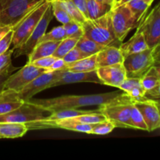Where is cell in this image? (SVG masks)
<instances>
[{
    "label": "cell",
    "mask_w": 160,
    "mask_h": 160,
    "mask_svg": "<svg viewBox=\"0 0 160 160\" xmlns=\"http://www.w3.org/2000/svg\"><path fill=\"white\" fill-rule=\"evenodd\" d=\"M61 70L57 71H45L42 74L33 80L32 81L23 87L20 92H17V95L24 102L29 101L39 92L49 88L50 84L59 77Z\"/></svg>",
    "instance_id": "7c38bea8"
},
{
    "label": "cell",
    "mask_w": 160,
    "mask_h": 160,
    "mask_svg": "<svg viewBox=\"0 0 160 160\" xmlns=\"http://www.w3.org/2000/svg\"><path fill=\"white\" fill-rule=\"evenodd\" d=\"M60 42H41L36 45L28 56V62L30 63L40 58L53 56Z\"/></svg>",
    "instance_id": "44dd1931"
},
{
    "label": "cell",
    "mask_w": 160,
    "mask_h": 160,
    "mask_svg": "<svg viewBox=\"0 0 160 160\" xmlns=\"http://www.w3.org/2000/svg\"><path fill=\"white\" fill-rule=\"evenodd\" d=\"M84 57H87L86 55H84L81 50L78 49L77 47H74L73 49L70 50L68 53H67L66 56H63V60L65 61V62L67 64L72 63V62H74L76 61L80 60V59H83Z\"/></svg>",
    "instance_id": "e575fe53"
},
{
    "label": "cell",
    "mask_w": 160,
    "mask_h": 160,
    "mask_svg": "<svg viewBox=\"0 0 160 160\" xmlns=\"http://www.w3.org/2000/svg\"><path fill=\"white\" fill-rule=\"evenodd\" d=\"M97 1L101 3H103V4L108 5V6H111L112 8H113L116 6L115 0H97Z\"/></svg>",
    "instance_id": "f6af8a7d"
},
{
    "label": "cell",
    "mask_w": 160,
    "mask_h": 160,
    "mask_svg": "<svg viewBox=\"0 0 160 160\" xmlns=\"http://www.w3.org/2000/svg\"><path fill=\"white\" fill-rule=\"evenodd\" d=\"M82 82L102 84L101 80L98 78L96 70L88 72H77L70 71L65 69L61 70L59 77L50 84V88Z\"/></svg>",
    "instance_id": "4fadbf2b"
},
{
    "label": "cell",
    "mask_w": 160,
    "mask_h": 160,
    "mask_svg": "<svg viewBox=\"0 0 160 160\" xmlns=\"http://www.w3.org/2000/svg\"><path fill=\"white\" fill-rule=\"evenodd\" d=\"M59 2H60L61 4L63 6V7L65 8L66 10L67 11V12H68L70 17H71V19L73 21L77 22V23L82 25L83 23L88 20V19L84 17V14L79 10V9L75 6V4L71 1V0Z\"/></svg>",
    "instance_id": "f1b7e54d"
},
{
    "label": "cell",
    "mask_w": 160,
    "mask_h": 160,
    "mask_svg": "<svg viewBox=\"0 0 160 160\" xmlns=\"http://www.w3.org/2000/svg\"><path fill=\"white\" fill-rule=\"evenodd\" d=\"M110 16L116 37L121 42H123L130 31L137 28L140 23L126 3L117 5L112 8Z\"/></svg>",
    "instance_id": "8992f818"
},
{
    "label": "cell",
    "mask_w": 160,
    "mask_h": 160,
    "mask_svg": "<svg viewBox=\"0 0 160 160\" xmlns=\"http://www.w3.org/2000/svg\"><path fill=\"white\" fill-rule=\"evenodd\" d=\"M159 5H160V2H159Z\"/></svg>",
    "instance_id": "816d5d0a"
},
{
    "label": "cell",
    "mask_w": 160,
    "mask_h": 160,
    "mask_svg": "<svg viewBox=\"0 0 160 160\" xmlns=\"http://www.w3.org/2000/svg\"><path fill=\"white\" fill-rule=\"evenodd\" d=\"M115 1H116V5H117V4H118L119 2H120V0H115Z\"/></svg>",
    "instance_id": "f907efd6"
},
{
    "label": "cell",
    "mask_w": 160,
    "mask_h": 160,
    "mask_svg": "<svg viewBox=\"0 0 160 160\" xmlns=\"http://www.w3.org/2000/svg\"><path fill=\"white\" fill-rule=\"evenodd\" d=\"M133 102H114L99 106L98 110L107 120L115 124L116 128H131V116Z\"/></svg>",
    "instance_id": "ba28073f"
},
{
    "label": "cell",
    "mask_w": 160,
    "mask_h": 160,
    "mask_svg": "<svg viewBox=\"0 0 160 160\" xmlns=\"http://www.w3.org/2000/svg\"><path fill=\"white\" fill-rule=\"evenodd\" d=\"M119 88L126 92L134 102L144 101L148 98L145 97V91L142 88L140 78H127Z\"/></svg>",
    "instance_id": "ac0fdd59"
},
{
    "label": "cell",
    "mask_w": 160,
    "mask_h": 160,
    "mask_svg": "<svg viewBox=\"0 0 160 160\" xmlns=\"http://www.w3.org/2000/svg\"><path fill=\"white\" fill-rule=\"evenodd\" d=\"M153 67L156 69L158 74L160 77V44L155 47L154 51V63Z\"/></svg>",
    "instance_id": "b9f144b4"
},
{
    "label": "cell",
    "mask_w": 160,
    "mask_h": 160,
    "mask_svg": "<svg viewBox=\"0 0 160 160\" xmlns=\"http://www.w3.org/2000/svg\"><path fill=\"white\" fill-rule=\"evenodd\" d=\"M131 129L142 130V131H148V128H147L145 120H144L140 111L137 109V107L134 106V104L133 106L132 112H131Z\"/></svg>",
    "instance_id": "d6a6232c"
},
{
    "label": "cell",
    "mask_w": 160,
    "mask_h": 160,
    "mask_svg": "<svg viewBox=\"0 0 160 160\" xmlns=\"http://www.w3.org/2000/svg\"><path fill=\"white\" fill-rule=\"evenodd\" d=\"M155 48H148L124 57L123 66L128 78H141L154 63Z\"/></svg>",
    "instance_id": "52a82bcc"
},
{
    "label": "cell",
    "mask_w": 160,
    "mask_h": 160,
    "mask_svg": "<svg viewBox=\"0 0 160 160\" xmlns=\"http://www.w3.org/2000/svg\"><path fill=\"white\" fill-rule=\"evenodd\" d=\"M159 44H160V43H159Z\"/></svg>",
    "instance_id": "f5cc1de1"
},
{
    "label": "cell",
    "mask_w": 160,
    "mask_h": 160,
    "mask_svg": "<svg viewBox=\"0 0 160 160\" xmlns=\"http://www.w3.org/2000/svg\"><path fill=\"white\" fill-rule=\"evenodd\" d=\"M116 128L115 124L109 121V120H105L99 123H95L93 125L90 134H97V135H106L112 132Z\"/></svg>",
    "instance_id": "1f68e13d"
},
{
    "label": "cell",
    "mask_w": 160,
    "mask_h": 160,
    "mask_svg": "<svg viewBox=\"0 0 160 160\" xmlns=\"http://www.w3.org/2000/svg\"><path fill=\"white\" fill-rule=\"evenodd\" d=\"M142 26L148 48H155L160 43V5L155 6L151 12L142 18Z\"/></svg>",
    "instance_id": "8fae6325"
},
{
    "label": "cell",
    "mask_w": 160,
    "mask_h": 160,
    "mask_svg": "<svg viewBox=\"0 0 160 160\" xmlns=\"http://www.w3.org/2000/svg\"><path fill=\"white\" fill-rule=\"evenodd\" d=\"M76 47L78 49L81 50L84 55L89 56H92V55L97 54L105 46H102L100 44L97 43L96 42L89 38H88L87 36L84 34L79 38L76 45Z\"/></svg>",
    "instance_id": "603a6c76"
},
{
    "label": "cell",
    "mask_w": 160,
    "mask_h": 160,
    "mask_svg": "<svg viewBox=\"0 0 160 160\" xmlns=\"http://www.w3.org/2000/svg\"><path fill=\"white\" fill-rule=\"evenodd\" d=\"M49 6V2L45 0L12 28V45L13 49L18 48L26 42Z\"/></svg>",
    "instance_id": "277c9868"
},
{
    "label": "cell",
    "mask_w": 160,
    "mask_h": 160,
    "mask_svg": "<svg viewBox=\"0 0 160 160\" xmlns=\"http://www.w3.org/2000/svg\"><path fill=\"white\" fill-rule=\"evenodd\" d=\"M32 102L49 109L52 112L65 109H79L81 107L91 106H101L114 102H133L126 92H117L108 93L93 94V95H62L56 98L45 99H32Z\"/></svg>",
    "instance_id": "6da1fadb"
},
{
    "label": "cell",
    "mask_w": 160,
    "mask_h": 160,
    "mask_svg": "<svg viewBox=\"0 0 160 160\" xmlns=\"http://www.w3.org/2000/svg\"><path fill=\"white\" fill-rule=\"evenodd\" d=\"M94 112L93 110H81L78 109H65L60 110L54 111L52 112L51 115L48 117V120H63V119H69L72 117H78V116L83 115V114L89 113Z\"/></svg>",
    "instance_id": "484cf974"
},
{
    "label": "cell",
    "mask_w": 160,
    "mask_h": 160,
    "mask_svg": "<svg viewBox=\"0 0 160 160\" xmlns=\"http://www.w3.org/2000/svg\"><path fill=\"white\" fill-rule=\"evenodd\" d=\"M140 80L145 93L157 87L160 83V77L153 66L140 78Z\"/></svg>",
    "instance_id": "d4e9b609"
},
{
    "label": "cell",
    "mask_w": 160,
    "mask_h": 160,
    "mask_svg": "<svg viewBox=\"0 0 160 160\" xmlns=\"http://www.w3.org/2000/svg\"><path fill=\"white\" fill-rule=\"evenodd\" d=\"M134 106L140 111L148 128L152 132L160 128V112L156 100L147 99L142 102H134Z\"/></svg>",
    "instance_id": "9a60e30c"
},
{
    "label": "cell",
    "mask_w": 160,
    "mask_h": 160,
    "mask_svg": "<svg viewBox=\"0 0 160 160\" xmlns=\"http://www.w3.org/2000/svg\"><path fill=\"white\" fill-rule=\"evenodd\" d=\"M123 60L124 56L122 53L120 47L105 46L96 54L98 68L117 63H123Z\"/></svg>",
    "instance_id": "e0dca14e"
},
{
    "label": "cell",
    "mask_w": 160,
    "mask_h": 160,
    "mask_svg": "<svg viewBox=\"0 0 160 160\" xmlns=\"http://www.w3.org/2000/svg\"><path fill=\"white\" fill-rule=\"evenodd\" d=\"M145 97L156 101H160V83L157 87L145 93Z\"/></svg>",
    "instance_id": "7bdbcfd3"
},
{
    "label": "cell",
    "mask_w": 160,
    "mask_h": 160,
    "mask_svg": "<svg viewBox=\"0 0 160 160\" xmlns=\"http://www.w3.org/2000/svg\"><path fill=\"white\" fill-rule=\"evenodd\" d=\"M79 38H80L67 37L62 39L53 53V56L56 58H63V56H66L70 50L76 47Z\"/></svg>",
    "instance_id": "4316f807"
},
{
    "label": "cell",
    "mask_w": 160,
    "mask_h": 160,
    "mask_svg": "<svg viewBox=\"0 0 160 160\" xmlns=\"http://www.w3.org/2000/svg\"><path fill=\"white\" fill-rule=\"evenodd\" d=\"M12 29V28L9 26H0V39Z\"/></svg>",
    "instance_id": "ee69618b"
},
{
    "label": "cell",
    "mask_w": 160,
    "mask_h": 160,
    "mask_svg": "<svg viewBox=\"0 0 160 160\" xmlns=\"http://www.w3.org/2000/svg\"><path fill=\"white\" fill-rule=\"evenodd\" d=\"M53 17H54V16H53L52 10L51 8V3H50V6L46 9L41 20H39L37 26L33 30V31L26 40V42L18 48L14 49L13 54L15 57H18V56H23V55L28 56L31 54L34 47L38 44L42 38L46 33L47 28H48V25H49L50 22L52 21Z\"/></svg>",
    "instance_id": "9c48e42d"
},
{
    "label": "cell",
    "mask_w": 160,
    "mask_h": 160,
    "mask_svg": "<svg viewBox=\"0 0 160 160\" xmlns=\"http://www.w3.org/2000/svg\"><path fill=\"white\" fill-rule=\"evenodd\" d=\"M96 70L102 84L117 88L120 87L128 78L123 63L98 67Z\"/></svg>",
    "instance_id": "5bb4252c"
},
{
    "label": "cell",
    "mask_w": 160,
    "mask_h": 160,
    "mask_svg": "<svg viewBox=\"0 0 160 160\" xmlns=\"http://www.w3.org/2000/svg\"><path fill=\"white\" fill-rule=\"evenodd\" d=\"M46 70L45 69L40 68L34 66V64L28 62L20 70L16 73H12L8 78L5 83L4 89H9L17 92H20L23 87L35 79L39 75L45 73Z\"/></svg>",
    "instance_id": "30bf717a"
},
{
    "label": "cell",
    "mask_w": 160,
    "mask_h": 160,
    "mask_svg": "<svg viewBox=\"0 0 160 160\" xmlns=\"http://www.w3.org/2000/svg\"><path fill=\"white\" fill-rule=\"evenodd\" d=\"M24 102L17 95V92L4 89L0 93V115L15 110Z\"/></svg>",
    "instance_id": "d6986e66"
},
{
    "label": "cell",
    "mask_w": 160,
    "mask_h": 160,
    "mask_svg": "<svg viewBox=\"0 0 160 160\" xmlns=\"http://www.w3.org/2000/svg\"><path fill=\"white\" fill-rule=\"evenodd\" d=\"M87 6L88 20L99 18L112 9L111 6L99 2L97 0H87Z\"/></svg>",
    "instance_id": "cb8c5ba5"
},
{
    "label": "cell",
    "mask_w": 160,
    "mask_h": 160,
    "mask_svg": "<svg viewBox=\"0 0 160 160\" xmlns=\"http://www.w3.org/2000/svg\"><path fill=\"white\" fill-rule=\"evenodd\" d=\"M145 2L147 3V4L148 5V6H151L152 4V2H153V1H154V0H145Z\"/></svg>",
    "instance_id": "bcb514c9"
},
{
    "label": "cell",
    "mask_w": 160,
    "mask_h": 160,
    "mask_svg": "<svg viewBox=\"0 0 160 160\" xmlns=\"http://www.w3.org/2000/svg\"><path fill=\"white\" fill-rule=\"evenodd\" d=\"M75 6L79 9V10L84 14V17L88 20V13L87 0H71Z\"/></svg>",
    "instance_id": "60d3db41"
},
{
    "label": "cell",
    "mask_w": 160,
    "mask_h": 160,
    "mask_svg": "<svg viewBox=\"0 0 160 160\" xmlns=\"http://www.w3.org/2000/svg\"><path fill=\"white\" fill-rule=\"evenodd\" d=\"M63 25L66 36L71 38H81L84 35V30L82 25L75 21H70Z\"/></svg>",
    "instance_id": "836d02e7"
},
{
    "label": "cell",
    "mask_w": 160,
    "mask_h": 160,
    "mask_svg": "<svg viewBox=\"0 0 160 160\" xmlns=\"http://www.w3.org/2000/svg\"><path fill=\"white\" fill-rule=\"evenodd\" d=\"M51 8L52 10L53 16L56 18L58 21L60 22L62 24L69 23L70 21H73L70 17L67 11L63 7L59 1H53L51 2Z\"/></svg>",
    "instance_id": "f546056e"
},
{
    "label": "cell",
    "mask_w": 160,
    "mask_h": 160,
    "mask_svg": "<svg viewBox=\"0 0 160 160\" xmlns=\"http://www.w3.org/2000/svg\"><path fill=\"white\" fill-rule=\"evenodd\" d=\"M28 131V128L25 123H0V138H18L24 136Z\"/></svg>",
    "instance_id": "ffe728a7"
},
{
    "label": "cell",
    "mask_w": 160,
    "mask_h": 160,
    "mask_svg": "<svg viewBox=\"0 0 160 160\" xmlns=\"http://www.w3.org/2000/svg\"><path fill=\"white\" fill-rule=\"evenodd\" d=\"M13 48H9L6 52L0 55V72L3 71L12 64L11 56L13 54Z\"/></svg>",
    "instance_id": "d590c367"
},
{
    "label": "cell",
    "mask_w": 160,
    "mask_h": 160,
    "mask_svg": "<svg viewBox=\"0 0 160 160\" xmlns=\"http://www.w3.org/2000/svg\"><path fill=\"white\" fill-rule=\"evenodd\" d=\"M96 54L87 56L72 63L67 64V70L77 72H88L97 70Z\"/></svg>",
    "instance_id": "7402d4cb"
},
{
    "label": "cell",
    "mask_w": 160,
    "mask_h": 160,
    "mask_svg": "<svg viewBox=\"0 0 160 160\" xmlns=\"http://www.w3.org/2000/svg\"><path fill=\"white\" fill-rule=\"evenodd\" d=\"M156 103H157L158 108H159V112H160V101H156Z\"/></svg>",
    "instance_id": "c3c4849f"
},
{
    "label": "cell",
    "mask_w": 160,
    "mask_h": 160,
    "mask_svg": "<svg viewBox=\"0 0 160 160\" xmlns=\"http://www.w3.org/2000/svg\"><path fill=\"white\" fill-rule=\"evenodd\" d=\"M47 1L51 2H53V1H67V0H47Z\"/></svg>",
    "instance_id": "681fc988"
},
{
    "label": "cell",
    "mask_w": 160,
    "mask_h": 160,
    "mask_svg": "<svg viewBox=\"0 0 160 160\" xmlns=\"http://www.w3.org/2000/svg\"><path fill=\"white\" fill-rule=\"evenodd\" d=\"M12 29L10 30L7 34H5L1 39H0V55L6 52L9 48L10 45H12Z\"/></svg>",
    "instance_id": "8d00e7d4"
},
{
    "label": "cell",
    "mask_w": 160,
    "mask_h": 160,
    "mask_svg": "<svg viewBox=\"0 0 160 160\" xmlns=\"http://www.w3.org/2000/svg\"><path fill=\"white\" fill-rule=\"evenodd\" d=\"M67 38L64 30L63 25L57 26L52 28L48 33H45V35L42 38L41 42H61L62 39ZM38 42V43H39Z\"/></svg>",
    "instance_id": "4dcf8cb0"
},
{
    "label": "cell",
    "mask_w": 160,
    "mask_h": 160,
    "mask_svg": "<svg viewBox=\"0 0 160 160\" xmlns=\"http://www.w3.org/2000/svg\"><path fill=\"white\" fill-rule=\"evenodd\" d=\"M56 59H57V58L55 57L54 56H46V57L40 58V59L34 61V62H31V63L34 64V66H36V67H38L48 70L50 67V66L53 63V62H54Z\"/></svg>",
    "instance_id": "74e56055"
},
{
    "label": "cell",
    "mask_w": 160,
    "mask_h": 160,
    "mask_svg": "<svg viewBox=\"0 0 160 160\" xmlns=\"http://www.w3.org/2000/svg\"><path fill=\"white\" fill-rule=\"evenodd\" d=\"M128 1H130V0H120V2H119L118 4H117V5H119V4H124V3L128 2ZM117 5H116V6H117Z\"/></svg>",
    "instance_id": "7dc6e473"
},
{
    "label": "cell",
    "mask_w": 160,
    "mask_h": 160,
    "mask_svg": "<svg viewBox=\"0 0 160 160\" xmlns=\"http://www.w3.org/2000/svg\"><path fill=\"white\" fill-rule=\"evenodd\" d=\"M52 111L41 106L31 100L26 101L19 108L8 113L0 115V123L13 122V123H28L37 120H44L49 117Z\"/></svg>",
    "instance_id": "5b68a950"
},
{
    "label": "cell",
    "mask_w": 160,
    "mask_h": 160,
    "mask_svg": "<svg viewBox=\"0 0 160 160\" xmlns=\"http://www.w3.org/2000/svg\"><path fill=\"white\" fill-rule=\"evenodd\" d=\"M84 34L102 46L120 47L111 21L110 11L99 18L87 20L82 24Z\"/></svg>",
    "instance_id": "7a4b0ae2"
},
{
    "label": "cell",
    "mask_w": 160,
    "mask_h": 160,
    "mask_svg": "<svg viewBox=\"0 0 160 160\" xmlns=\"http://www.w3.org/2000/svg\"><path fill=\"white\" fill-rule=\"evenodd\" d=\"M45 0H0V26L13 28Z\"/></svg>",
    "instance_id": "3957f363"
},
{
    "label": "cell",
    "mask_w": 160,
    "mask_h": 160,
    "mask_svg": "<svg viewBox=\"0 0 160 160\" xmlns=\"http://www.w3.org/2000/svg\"><path fill=\"white\" fill-rule=\"evenodd\" d=\"M126 4L139 22L145 17L147 10L150 7L145 0H130Z\"/></svg>",
    "instance_id": "83f0119b"
},
{
    "label": "cell",
    "mask_w": 160,
    "mask_h": 160,
    "mask_svg": "<svg viewBox=\"0 0 160 160\" xmlns=\"http://www.w3.org/2000/svg\"><path fill=\"white\" fill-rule=\"evenodd\" d=\"M17 70L16 67H14L11 64L8 68H6V70H3V71L0 72V93L4 90L5 87V83H6V80L8 79L9 76L12 74V73H13L14 70Z\"/></svg>",
    "instance_id": "f35d334b"
},
{
    "label": "cell",
    "mask_w": 160,
    "mask_h": 160,
    "mask_svg": "<svg viewBox=\"0 0 160 160\" xmlns=\"http://www.w3.org/2000/svg\"><path fill=\"white\" fill-rule=\"evenodd\" d=\"M65 69H67V63L62 58H57L50 66L49 68L47 70V71H57V70H62Z\"/></svg>",
    "instance_id": "ab89813d"
},
{
    "label": "cell",
    "mask_w": 160,
    "mask_h": 160,
    "mask_svg": "<svg viewBox=\"0 0 160 160\" xmlns=\"http://www.w3.org/2000/svg\"><path fill=\"white\" fill-rule=\"evenodd\" d=\"M120 48L124 57L128 55L139 52L148 48L143 30L140 24L137 27V31L134 35L128 42L124 43L122 42L121 45H120Z\"/></svg>",
    "instance_id": "2e32d148"
}]
</instances>
